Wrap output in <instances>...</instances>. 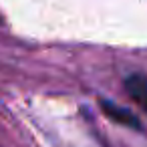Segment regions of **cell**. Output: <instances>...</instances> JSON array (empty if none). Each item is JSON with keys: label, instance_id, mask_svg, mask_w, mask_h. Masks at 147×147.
<instances>
[{"label": "cell", "instance_id": "6da1fadb", "mask_svg": "<svg viewBox=\"0 0 147 147\" xmlns=\"http://www.w3.org/2000/svg\"><path fill=\"white\" fill-rule=\"evenodd\" d=\"M101 109H103V113H105L111 121H115V123H119V125H125V127H131V129H135V131H143L141 121H139L129 109L119 107L117 103L107 101V99L101 101Z\"/></svg>", "mask_w": 147, "mask_h": 147}, {"label": "cell", "instance_id": "7a4b0ae2", "mask_svg": "<svg viewBox=\"0 0 147 147\" xmlns=\"http://www.w3.org/2000/svg\"><path fill=\"white\" fill-rule=\"evenodd\" d=\"M125 89L129 97L147 113V75L143 73H133L125 79Z\"/></svg>", "mask_w": 147, "mask_h": 147}]
</instances>
